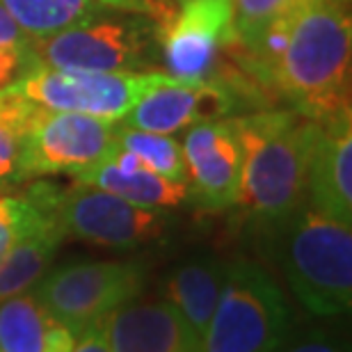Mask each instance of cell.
<instances>
[{
  "label": "cell",
  "instance_id": "19",
  "mask_svg": "<svg viewBox=\"0 0 352 352\" xmlns=\"http://www.w3.org/2000/svg\"><path fill=\"white\" fill-rule=\"evenodd\" d=\"M0 5L32 41L87 23L110 10L98 0H0Z\"/></svg>",
  "mask_w": 352,
  "mask_h": 352
},
{
  "label": "cell",
  "instance_id": "25",
  "mask_svg": "<svg viewBox=\"0 0 352 352\" xmlns=\"http://www.w3.org/2000/svg\"><path fill=\"white\" fill-rule=\"evenodd\" d=\"M101 5L110 7L115 12H126V14H140L146 19H158L165 21L172 16L170 7L163 5L160 0H98Z\"/></svg>",
  "mask_w": 352,
  "mask_h": 352
},
{
  "label": "cell",
  "instance_id": "7",
  "mask_svg": "<svg viewBox=\"0 0 352 352\" xmlns=\"http://www.w3.org/2000/svg\"><path fill=\"white\" fill-rule=\"evenodd\" d=\"M144 281L146 267L140 261H80L46 272L32 293L78 339L94 322L135 300Z\"/></svg>",
  "mask_w": 352,
  "mask_h": 352
},
{
  "label": "cell",
  "instance_id": "1",
  "mask_svg": "<svg viewBox=\"0 0 352 352\" xmlns=\"http://www.w3.org/2000/svg\"><path fill=\"white\" fill-rule=\"evenodd\" d=\"M250 69L309 122L350 110V0H295L248 53Z\"/></svg>",
  "mask_w": 352,
  "mask_h": 352
},
{
  "label": "cell",
  "instance_id": "26",
  "mask_svg": "<svg viewBox=\"0 0 352 352\" xmlns=\"http://www.w3.org/2000/svg\"><path fill=\"white\" fill-rule=\"evenodd\" d=\"M72 352H110L108 339H105V320L94 322L78 336Z\"/></svg>",
  "mask_w": 352,
  "mask_h": 352
},
{
  "label": "cell",
  "instance_id": "24",
  "mask_svg": "<svg viewBox=\"0 0 352 352\" xmlns=\"http://www.w3.org/2000/svg\"><path fill=\"white\" fill-rule=\"evenodd\" d=\"M32 69V39L0 5V89L14 85Z\"/></svg>",
  "mask_w": 352,
  "mask_h": 352
},
{
  "label": "cell",
  "instance_id": "15",
  "mask_svg": "<svg viewBox=\"0 0 352 352\" xmlns=\"http://www.w3.org/2000/svg\"><path fill=\"white\" fill-rule=\"evenodd\" d=\"M224 274L227 261L215 256H195L172 267L163 281V302L174 309L201 348L220 300Z\"/></svg>",
  "mask_w": 352,
  "mask_h": 352
},
{
  "label": "cell",
  "instance_id": "8",
  "mask_svg": "<svg viewBox=\"0 0 352 352\" xmlns=\"http://www.w3.org/2000/svg\"><path fill=\"white\" fill-rule=\"evenodd\" d=\"M117 151V122L34 105L21 142V179H78Z\"/></svg>",
  "mask_w": 352,
  "mask_h": 352
},
{
  "label": "cell",
  "instance_id": "23",
  "mask_svg": "<svg viewBox=\"0 0 352 352\" xmlns=\"http://www.w3.org/2000/svg\"><path fill=\"white\" fill-rule=\"evenodd\" d=\"M231 3V30L234 41L245 53L254 48L265 30L291 7L295 0H229Z\"/></svg>",
  "mask_w": 352,
  "mask_h": 352
},
{
  "label": "cell",
  "instance_id": "6",
  "mask_svg": "<svg viewBox=\"0 0 352 352\" xmlns=\"http://www.w3.org/2000/svg\"><path fill=\"white\" fill-rule=\"evenodd\" d=\"M179 80L183 78L165 72H62L34 67L10 89L44 110L122 122L144 96Z\"/></svg>",
  "mask_w": 352,
  "mask_h": 352
},
{
  "label": "cell",
  "instance_id": "9",
  "mask_svg": "<svg viewBox=\"0 0 352 352\" xmlns=\"http://www.w3.org/2000/svg\"><path fill=\"white\" fill-rule=\"evenodd\" d=\"M51 206L65 236L108 250H133L156 241L170 222L163 210L135 206L80 181L67 190L55 188Z\"/></svg>",
  "mask_w": 352,
  "mask_h": 352
},
{
  "label": "cell",
  "instance_id": "14",
  "mask_svg": "<svg viewBox=\"0 0 352 352\" xmlns=\"http://www.w3.org/2000/svg\"><path fill=\"white\" fill-rule=\"evenodd\" d=\"M110 352H204L167 302H138L119 307L105 318Z\"/></svg>",
  "mask_w": 352,
  "mask_h": 352
},
{
  "label": "cell",
  "instance_id": "27",
  "mask_svg": "<svg viewBox=\"0 0 352 352\" xmlns=\"http://www.w3.org/2000/svg\"><path fill=\"white\" fill-rule=\"evenodd\" d=\"M281 352H348V350H343L341 346H336V343L327 341V339H307V341L295 343V346H291L288 350H281Z\"/></svg>",
  "mask_w": 352,
  "mask_h": 352
},
{
  "label": "cell",
  "instance_id": "13",
  "mask_svg": "<svg viewBox=\"0 0 352 352\" xmlns=\"http://www.w3.org/2000/svg\"><path fill=\"white\" fill-rule=\"evenodd\" d=\"M307 201L352 224V110L318 124L307 170Z\"/></svg>",
  "mask_w": 352,
  "mask_h": 352
},
{
  "label": "cell",
  "instance_id": "12",
  "mask_svg": "<svg viewBox=\"0 0 352 352\" xmlns=\"http://www.w3.org/2000/svg\"><path fill=\"white\" fill-rule=\"evenodd\" d=\"M231 41L229 0H186L160 25V58L176 78H206Z\"/></svg>",
  "mask_w": 352,
  "mask_h": 352
},
{
  "label": "cell",
  "instance_id": "3",
  "mask_svg": "<svg viewBox=\"0 0 352 352\" xmlns=\"http://www.w3.org/2000/svg\"><path fill=\"white\" fill-rule=\"evenodd\" d=\"M279 263L293 295L311 316L329 318L352 305V224L307 199L279 227Z\"/></svg>",
  "mask_w": 352,
  "mask_h": 352
},
{
  "label": "cell",
  "instance_id": "22",
  "mask_svg": "<svg viewBox=\"0 0 352 352\" xmlns=\"http://www.w3.org/2000/svg\"><path fill=\"white\" fill-rule=\"evenodd\" d=\"M34 110V103L14 94L10 87L0 89V188L21 183V142Z\"/></svg>",
  "mask_w": 352,
  "mask_h": 352
},
{
  "label": "cell",
  "instance_id": "11",
  "mask_svg": "<svg viewBox=\"0 0 352 352\" xmlns=\"http://www.w3.org/2000/svg\"><path fill=\"white\" fill-rule=\"evenodd\" d=\"M181 144L188 197L210 213L236 206L243 183V140L236 117L190 126Z\"/></svg>",
  "mask_w": 352,
  "mask_h": 352
},
{
  "label": "cell",
  "instance_id": "18",
  "mask_svg": "<svg viewBox=\"0 0 352 352\" xmlns=\"http://www.w3.org/2000/svg\"><path fill=\"white\" fill-rule=\"evenodd\" d=\"M65 238V231L51 215L0 256V302L32 291L44 279Z\"/></svg>",
  "mask_w": 352,
  "mask_h": 352
},
{
  "label": "cell",
  "instance_id": "2",
  "mask_svg": "<svg viewBox=\"0 0 352 352\" xmlns=\"http://www.w3.org/2000/svg\"><path fill=\"white\" fill-rule=\"evenodd\" d=\"M236 122L243 140L238 204L274 229L307 199V170L318 124L295 110H261Z\"/></svg>",
  "mask_w": 352,
  "mask_h": 352
},
{
  "label": "cell",
  "instance_id": "10",
  "mask_svg": "<svg viewBox=\"0 0 352 352\" xmlns=\"http://www.w3.org/2000/svg\"><path fill=\"white\" fill-rule=\"evenodd\" d=\"M248 108V89L234 85V80L215 76L183 78L144 96L119 124L174 135L197 124L238 117Z\"/></svg>",
  "mask_w": 352,
  "mask_h": 352
},
{
  "label": "cell",
  "instance_id": "16",
  "mask_svg": "<svg viewBox=\"0 0 352 352\" xmlns=\"http://www.w3.org/2000/svg\"><path fill=\"white\" fill-rule=\"evenodd\" d=\"M76 181L101 188L105 192L117 195L126 201L135 204V206L153 208V210L181 206L188 199L186 183H176L160 174L144 170L129 153L119 149L110 158H105L103 163L91 167L89 172L80 174Z\"/></svg>",
  "mask_w": 352,
  "mask_h": 352
},
{
  "label": "cell",
  "instance_id": "28",
  "mask_svg": "<svg viewBox=\"0 0 352 352\" xmlns=\"http://www.w3.org/2000/svg\"><path fill=\"white\" fill-rule=\"evenodd\" d=\"M181 3H186V0H181Z\"/></svg>",
  "mask_w": 352,
  "mask_h": 352
},
{
  "label": "cell",
  "instance_id": "4",
  "mask_svg": "<svg viewBox=\"0 0 352 352\" xmlns=\"http://www.w3.org/2000/svg\"><path fill=\"white\" fill-rule=\"evenodd\" d=\"M291 322V307L265 267L248 258L229 261L204 352H277Z\"/></svg>",
  "mask_w": 352,
  "mask_h": 352
},
{
  "label": "cell",
  "instance_id": "17",
  "mask_svg": "<svg viewBox=\"0 0 352 352\" xmlns=\"http://www.w3.org/2000/svg\"><path fill=\"white\" fill-rule=\"evenodd\" d=\"M76 341L32 291L0 302V352H72Z\"/></svg>",
  "mask_w": 352,
  "mask_h": 352
},
{
  "label": "cell",
  "instance_id": "5",
  "mask_svg": "<svg viewBox=\"0 0 352 352\" xmlns=\"http://www.w3.org/2000/svg\"><path fill=\"white\" fill-rule=\"evenodd\" d=\"M108 10L87 23L32 41L34 67L62 72H144L160 58V28Z\"/></svg>",
  "mask_w": 352,
  "mask_h": 352
},
{
  "label": "cell",
  "instance_id": "21",
  "mask_svg": "<svg viewBox=\"0 0 352 352\" xmlns=\"http://www.w3.org/2000/svg\"><path fill=\"white\" fill-rule=\"evenodd\" d=\"M53 190L41 183L23 197L0 195V256L53 215Z\"/></svg>",
  "mask_w": 352,
  "mask_h": 352
},
{
  "label": "cell",
  "instance_id": "20",
  "mask_svg": "<svg viewBox=\"0 0 352 352\" xmlns=\"http://www.w3.org/2000/svg\"><path fill=\"white\" fill-rule=\"evenodd\" d=\"M117 149L129 153L144 170L188 186V167L186 156H183V144L174 135L131 129V126L117 122Z\"/></svg>",
  "mask_w": 352,
  "mask_h": 352
}]
</instances>
